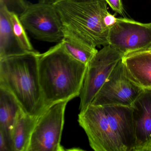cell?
<instances>
[{
	"label": "cell",
	"instance_id": "ac0fdd59",
	"mask_svg": "<svg viewBox=\"0 0 151 151\" xmlns=\"http://www.w3.org/2000/svg\"><path fill=\"white\" fill-rule=\"evenodd\" d=\"M112 9L116 13L123 14V6L122 0H105Z\"/></svg>",
	"mask_w": 151,
	"mask_h": 151
},
{
	"label": "cell",
	"instance_id": "52a82bcc",
	"mask_svg": "<svg viewBox=\"0 0 151 151\" xmlns=\"http://www.w3.org/2000/svg\"><path fill=\"white\" fill-rule=\"evenodd\" d=\"M124 54L108 45L103 46L88 64L80 93L79 111L91 104L102 86Z\"/></svg>",
	"mask_w": 151,
	"mask_h": 151
},
{
	"label": "cell",
	"instance_id": "4fadbf2b",
	"mask_svg": "<svg viewBox=\"0 0 151 151\" xmlns=\"http://www.w3.org/2000/svg\"><path fill=\"white\" fill-rule=\"evenodd\" d=\"M22 109L14 96L6 89L0 86V131L5 134L11 147L12 130Z\"/></svg>",
	"mask_w": 151,
	"mask_h": 151
},
{
	"label": "cell",
	"instance_id": "d6986e66",
	"mask_svg": "<svg viewBox=\"0 0 151 151\" xmlns=\"http://www.w3.org/2000/svg\"><path fill=\"white\" fill-rule=\"evenodd\" d=\"M0 151H12L11 144L5 134L0 131Z\"/></svg>",
	"mask_w": 151,
	"mask_h": 151
},
{
	"label": "cell",
	"instance_id": "277c9868",
	"mask_svg": "<svg viewBox=\"0 0 151 151\" xmlns=\"http://www.w3.org/2000/svg\"><path fill=\"white\" fill-rule=\"evenodd\" d=\"M53 4L60 17L64 37L96 47L109 45V29L103 22L109 12L105 0H56Z\"/></svg>",
	"mask_w": 151,
	"mask_h": 151
},
{
	"label": "cell",
	"instance_id": "7402d4cb",
	"mask_svg": "<svg viewBox=\"0 0 151 151\" xmlns=\"http://www.w3.org/2000/svg\"><path fill=\"white\" fill-rule=\"evenodd\" d=\"M147 50H149V51H150V52H151V46L150 47H149V48H148V49H147Z\"/></svg>",
	"mask_w": 151,
	"mask_h": 151
},
{
	"label": "cell",
	"instance_id": "ffe728a7",
	"mask_svg": "<svg viewBox=\"0 0 151 151\" xmlns=\"http://www.w3.org/2000/svg\"><path fill=\"white\" fill-rule=\"evenodd\" d=\"M117 18L116 17L115 15H112L108 12L104 17L103 22L106 28L110 29L115 24Z\"/></svg>",
	"mask_w": 151,
	"mask_h": 151
},
{
	"label": "cell",
	"instance_id": "7a4b0ae2",
	"mask_svg": "<svg viewBox=\"0 0 151 151\" xmlns=\"http://www.w3.org/2000/svg\"><path fill=\"white\" fill-rule=\"evenodd\" d=\"M86 68L69 54L62 41L39 54L40 82L46 109L80 96Z\"/></svg>",
	"mask_w": 151,
	"mask_h": 151
},
{
	"label": "cell",
	"instance_id": "5bb4252c",
	"mask_svg": "<svg viewBox=\"0 0 151 151\" xmlns=\"http://www.w3.org/2000/svg\"><path fill=\"white\" fill-rule=\"evenodd\" d=\"M24 53L15 37L9 11L0 5V59Z\"/></svg>",
	"mask_w": 151,
	"mask_h": 151
},
{
	"label": "cell",
	"instance_id": "e0dca14e",
	"mask_svg": "<svg viewBox=\"0 0 151 151\" xmlns=\"http://www.w3.org/2000/svg\"><path fill=\"white\" fill-rule=\"evenodd\" d=\"M29 3L27 0H0V5L5 6L9 11L19 16L27 9Z\"/></svg>",
	"mask_w": 151,
	"mask_h": 151
},
{
	"label": "cell",
	"instance_id": "ba28073f",
	"mask_svg": "<svg viewBox=\"0 0 151 151\" xmlns=\"http://www.w3.org/2000/svg\"><path fill=\"white\" fill-rule=\"evenodd\" d=\"M144 91L129 79L121 60L114 68L91 104L131 107Z\"/></svg>",
	"mask_w": 151,
	"mask_h": 151
},
{
	"label": "cell",
	"instance_id": "2e32d148",
	"mask_svg": "<svg viewBox=\"0 0 151 151\" xmlns=\"http://www.w3.org/2000/svg\"><path fill=\"white\" fill-rule=\"evenodd\" d=\"M9 14L15 37L21 48L25 52H37L32 46L19 16L9 11Z\"/></svg>",
	"mask_w": 151,
	"mask_h": 151
},
{
	"label": "cell",
	"instance_id": "3957f363",
	"mask_svg": "<svg viewBox=\"0 0 151 151\" xmlns=\"http://www.w3.org/2000/svg\"><path fill=\"white\" fill-rule=\"evenodd\" d=\"M39 52L0 59V86L10 92L22 109L38 117L45 110L40 82Z\"/></svg>",
	"mask_w": 151,
	"mask_h": 151
},
{
	"label": "cell",
	"instance_id": "30bf717a",
	"mask_svg": "<svg viewBox=\"0 0 151 151\" xmlns=\"http://www.w3.org/2000/svg\"><path fill=\"white\" fill-rule=\"evenodd\" d=\"M131 107L136 137L134 151H151V91L144 90Z\"/></svg>",
	"mask_w": 151,
	"mask_h": 151
},
{
	"label": "cell",
	"instance_id": "7c38bea8",
	"mask_svg": "<svg viewBox=\"0 0 151 151\" xmlns=\"http://www.w3.org/2000/svg\"><path fill=\"white\" fill-rule=\"evenodd\" d=\"M37 118L20 110L11 133L12 151H28Z\"/></svg>",
	"mask_w": 151,
	"mask_h": 151
},
{
	"label": "cell",
	"instance_id": "5b68a950",
	"mask_svg": "<svg viewBox=\"0 0 151 151\" xmlns=\"http://www.w3.org/2000/svg\"><path fill=\"white\" fill-rule=\"evenodd\" d=\"M63 101L48 107L38 117L28 151H63L61 145L66 106Z\"/></svg>",
	"mask_w": 151,
	"mask_h": 151
},
{
	"label": "cell",
	"instance_id": "9a60e30c",
	"mask_svg": "<svg viewBox=\"0 0 151 151\" xmlns=\"http://www.w3.org/2000/svg\"><path fill=\"white\" fill-rule=\"evenodd\" d=\"M62 41L70 55L87 66L98 52L96 47L79 42L70 37L64 36Z\"/></svg>",
	"mask_w": 151,
	"mask_h": 151
},
{
	"label": "cell",
	"instance_id": "9c48e42d",
	"mask_svg": "<svg viewBox=\"0 0 151 151\" xmlns=\"http://www.w3.org/2000/svg\"><path fill=\"white\" fill-rule=\"evenodd\" d=\"M108 40L109 45L124 55L147 50L151 46V23L117 18L109 29Z\"/></svg>",
	"mask_w": 151,
	"mask_h": 151
},
{
	"label": "cell",
	"instance_id": "44dd1931",
	"mask_svg": "<svg viewBox=\"0 0 151 151\" xmlns=\"http://www.w3.org/2000/svg\"><path fill=\"white\" fill-rule=\"evenodd\" d=\"M56 0H39L40 2H45V3H50V4H53ZM75 1H86L89 0H72Z\"/></svg>",
	"mask_w": 151,
	"mask_h": 151
},
{
	"label": "cell",
	"instance_id": "6da1fadb",
	"mask_svg": "<svg viewBox=\"0 0 151 151\" xmlns=\"http://www.w3.org/2000/svg\"><path fill=\"white\" fill-rule=\"evenodd\" d=\"M95 151H134L136 137L131 107L89 106L78 116Z\"/></svg>",
	"mask_w": 151,
	"mask_h": 151
},
{
	"label": "cell",
	"instance_id": "8992f818",
	"mask_svg": "<svg viewBox=\"0 0 151 151\" xmlns=\"http://www.w3.org/2000/svg\"><path fill=\"white\" fill-rule=\"evenodd\" d=\"M26 31L40 41L59 43L64 38L62 23L53 4H30L19 16Z\"/></svg>",
	"mask_w": 151,
	"mask_h": 151
},
{
	"label": "cell",
	"instance_id": "8fae6325",
	"mask_svg": "<svg viewBox=\"0 0 151 151\" xmlns=\"http://www.w3.org/2000/svg\"><path fill=\"white\" fill-rule=\"evenodd\" d=\"M122 61L132 82L143 90L151 91V52L145 50L127 54Z\"/></svg>",
	"mask_w": 151,
	"mask_h": 151
}]
</instances>
